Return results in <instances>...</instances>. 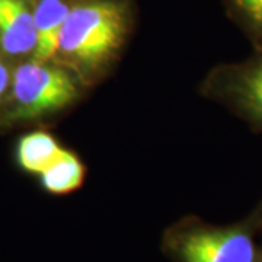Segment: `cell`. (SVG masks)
I'll return each mask as SVG.
<instances>
[{"mask_svg": "<svg viewBox=\"0 0 262 262\" xmlns=\"http://www.w3.org/2000/svg\"><path fill=\"white\" fill-rule=\"evenodd\" d=\"M63 150L53 136L44 131H35L19 140L18 162L20 168L29 173L41 175Z\"/></svg>", "mask_w": 262, "mask_h": 262, "instance_id": "7", "label": "cell"}, {"mask_svg": "<svg viewBox=\"0 0 262 262\" xmlns=\"http://www.w3.org/2000/svg\"><path fill=\"white\" fill-rule=\"evenodd\" d=\"M0 42L10 56H22L35 50L34 16L20 0H0Z\"/></svg>", "mask_w": 262, "mask_h": 262, "instance_id": "5", "label": "cell"}, {"mask_svg": "<svg viewBox=\"0 0 262 262\" xmlns=\"http://www.w3.org/2000/svg\"><path fill=\"white\" fill-rule=\"evenodd\" d=\"M70 6L63 0H39L32 12L37 32L35 60L47 61L56 56Z\"/></svg>", "mask_w": 262, "mask_h": 262, "instance_id": "6", "label": "cell"}, {"mask_svg": "<svg viewBox=\"0 0 262 262\" xmlns=\"http://www.w3.org/2000/svg\"><path fill=\"white\" fill-rule=\"evenodd\" d=\"M184 262H255L251 234L242 229H196L179 241Z\"/></svg>", "mask_w": 262, "mask_h": 262, "instance_id": "3", "label": "cell"}, {"mask_svg": "<svg viewBox=\"0 0 262 262\" xmlns=\"http://www.w3.org/2000/svg\"><path fill=\"white\" fill-rule=\"evenodd\" d=\"M10 84V75L8 67L0 63V101L3 98V95L6 92V89L9 88Z\"/></svg>", "mask_w": 262, "mask_h": 262, "instance_id": "10", "label": "cell"}, {"mask_svg": "<svg viewBox=\"0 0 262 262\" xmlns=\"http://www.w3.org/2000/svg\"><path fill=\"white\" fill-rule=\"evenodd\" d=\"M10 86L12 115L16 120H34L60 111L73 102L77 95L72 76L38 60L19 66L12 76Z\"/></svg>", "mask_w": 262, "mask_h": 262, "instance_id": "2", "label": "cell"}, {"mask_svg": "<svg viewBox=\"0 0 262 262\" xmlns=\"http://www.w3.org/2000/svg\"><path fill=\"white\" fill-rule=\"evenodd\" d=\"M128 15L115 0H96L70 8L58 51L69 63L95 72L113 60L125 39Z\"/></svg>", "mask_w": 262, "mask_h": 262, "instance_id": "1", "label": "cell"}, {"mask_svg": "<svg viewBox=\"0 0 262 262\" xmlns=\"http://www.w3.org/2000/svg\"><path fill=\"white\" fill-rule=\"evenodd\" d=\"M220 94L249 120L262 124V58L226 70Z\"/></svg>", "mask_w": 262, "mask_h": 262, "instance_id": "4", "label": "cell"}, {"mask_svg": "<svg viewBox=\"0 0 262 262\" xmlns=\"http://www.w3.org/2000/svg\"><path fill=\"white\" fill-rule=\"evenodd\" d=\"M233 13L262 42V0H229Z\"/></svg>", "mask_w": 262, "mask_h": 262, "instance_id": "9", "label": "cell"}, {"mask_svg": "<svg viewBox=\"0 0 262 262\" xmlns=\"http://www.w3.org/2000/svg\"><path fill=\"white\" fill-rule=\"evenodd\" d=\"M41 184L48 192L63 195L82 187L84 181V166L73 153L63 150L46 170H42Z\"/></svg>", "mask_w": 262, "mask_h": 262, "instance_id": "8", "label": "cell"}]
</instances>
